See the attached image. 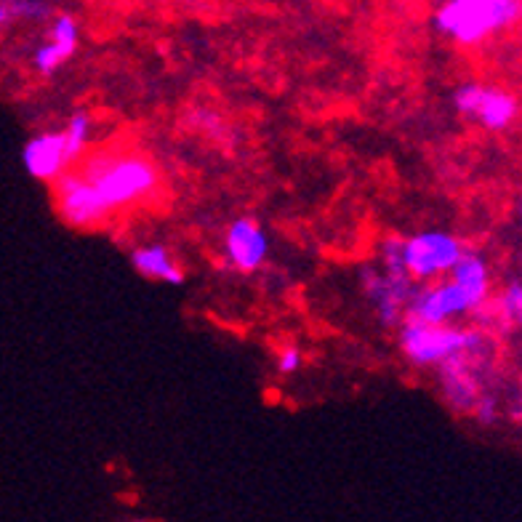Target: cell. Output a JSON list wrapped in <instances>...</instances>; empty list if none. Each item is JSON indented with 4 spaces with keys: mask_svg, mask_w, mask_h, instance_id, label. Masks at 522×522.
Masks as SVG:
<instances>
[{
    "mask_svg": "<svg viewBox=\"0 0 522 522\" xmlns=\"http://www.w3.org/2000/svg\"><path fill=\"white\" fill-rule=\"evenodd\" d=\"M80 171L91 179L112 214L139 206L158 192V168L136 152H94L80 163Z\"/></svg>",
    "mask_w": 522,
    "mask_h": 522,
    "instance_id": "6da1fadb",
    "label": "cell"
},
{
    "mask_svg": "<svg viewBox=\"0 0 522 522\" xmlns=\"http://www.w3.org/2000/svg\"><path fill=\"white\" fill-rule=\"evenodd\" d=\"M522 22V0H445L435 27L459 46H477Z\"/></svg>",
    "mask_w": 522,
    "mask_h": 522,
    "instance_id": "7a4b0ae2",
    "label": "cell"
},
{
    "mask_svg": "<svg viewBox=\"0 0 522 522\" xmlns=\"http://www.w3.org/2000/svg\"><path fill=\"white\" fill-rule=\"evenodd\" d=\"M400 349L416 368H437L461 352H493L496 344L480 328H456L405 317L400 325Z\"/></svg>",
    "mask_w": 522,
    "mask_h": 522,
    "instance_id": "3957f363",
    "label": "cell"
},
{
    "mask_svg": "<svg viewBox=\"0 0 522 522\" xmlns=\"http://www.w3.org/2000/svg\"><path fill=\"white\" fill-rule=\"evenodd\" d=\"M467 248L456 235L443 230H424L405 238V264L416 283H432L451 275Z\"/></svg>",
    "mask_w": 522,
    "mask_h": 522,
    "instance_id": "277c9868",
    "label": "cell"
},
{
    "mask_svg": "<svg viewBox=\"0 0 522 522\" xmlns=\"http://www.w3.org/2000/svg\"><path fill=\"white\" fill-rule=\"evenodd\" d=\"M54 203L64 222L70 227H78V230L99 227L115 216L102 200V195L96 192L91 179L75 166H72V171H64L54 182Z\"/></svg>",
    "mask_w": 522,
    "mask_h": 522,
    "instance_id": "5b68a950",
    "label": "cell"
},
{
    "mask_svg": "<svg viewBox=\"0 0 522 522\" xmlns=\"http://www.w3.org/2000/svg\"><path fill=\"white\" fill-rule=\"evenodd\" d=\"M360 283H363L368 301L373 304L376 320L384 328L403 325L408 304L416 293V280L411 277V272H395V269L381 267V264L379 267H365Z\"/></svg>",
    "mask_w": 522,
    "mask_h": 522,
    "instance_id": "8992f818",
    "label": "cell"
},
{
    "mask_svg": "<svg viewBox=\"0 0 522 522\" xmlns=\"http://www.w3.org/2000/svg\"><path fill=\"white\" fill-rule=\"evenodd\" d=\"M453 107L488 131H507L520 112V104L509 91L485 83H461L453 94Z\"/></svg>",
    "mask_w": 522,
    "mask_h": 522,
    "instance_id": "52a82bcc",
    "label": "cell"
},
{
    "mask_svg": "<svg viewBox=\"0 0 522 522\" xmlns=\"http://www.w3.org/2000/svg\"><path fill=\"white\" fill-rule=\"evenodd\" d=\"M493 352H461V355L437 365V381L440 392L448 400L453 411L475 413L480 397H483V381L480 368L491 365Z\"/></svg>",
    "mask_w": 522,
    "mask_h": 522,
    "instance_id": "ba28073f",
    "label": "cell"
},
{
    "mask_svg": "<svg viewBox=\"0 0 522 522\" xmlns=\"http://www.w3.org/2000/svg\"><path fill=\"white\" fill-rule=\"evenodd\" d=\"M477 309L480 307L469 296L467 288L448 275L435 280V283L416 285V293H413L405 317L424 320V323H451V320H459V317L477 312Z\"/></svg>",
    "mask_w": 522,
    "mask_h": 522,
    "instance_id": "9c48e42d",
    "label": "cell"
},
{
    "mask_svg": "<svg viewBox=\"0 0 522 522\" xmlns=\"http://www.w3.org/2000/svg\"><path fill=\"white\" fill-rule=\"evenodd\" d=\"M22 166L32 179L48 184H54L64 171H70L75 163L67 152L64 131H43L32 136L22 147Z\"/></svg>",
    "mask_w": 522,
    "mask_h": 522,
    "instance_id": "30bf717a",
    "label": "cell"
},
{
    "mask_svg": "<svg viewBox=\"0 0 522 522\" xmlns=\"http://www.w3.org/2000/svg\"><path fill=\"white\" fill-rule=\"evenodd\" d=\"M224 256L238 272H256L269 256V238L254 219H235L224 232Z\"/></svg>",
    "mask_w": 522,
    "mask_h": 522,
    "instance_id": "8fae6325",
    "label": "cell"
},
{
    "mask_svg": "<svg viewBox=\"0 0 522 522\" xmlns=\"http://www.w3.org/2000/svg\"><path fill=\"white\" fill-rule=\"evenodd\" d=\"M80 43V27L70 14H56L48 24L46 40L32 51V70L38 75H54L75 51Z\"/></svg>",
    "mask_w": 522,
    "mask_h": 522,
    "instance_id": "7c38bea8",
    "label": "cell"
},
{
    "mask_svg": "<svg viewBox=\"0 0 522 522\" xmlns=\"http://www.w3.org/2000/svg\"><path fill=\"white\" fill-rule=\"evenodd\" d=\"M131 267L147 280H158V283L182 285L184 269L179 267L176 256L168 251L163 243H147V246H136L131 251Z\"/></svg>",
    "mask_w": 522,
    "mask_h": 522,
    "instance_id": "4fadbf2b",
    "label": "cell"
},
{
    "mask_svg": "<svg viewBox=\"0 0 522 522\" xmlns=\"http://www.w3.org/2000/svg\"><path fill=\"white\" fill-rule=\"evenodd\" d=\"M451 277L467 288L469 296L477 301V307L483 309L488 304V299H491V269L477 251H467L461 256L459 264L451 269Z\"/></svg>",
    "mask_w": 522,
    "mask_h": 522,
    "instance_id": "5bb4252c",
    "label": "cell"
},
{
    "mask_svg": "<svg viewBox=\"0 0 522 522\" xmlns=\"http://www.w3.org/2000/svg\"><path fill=\"white\" fill-rule=\"evenodd\" d=\"M64 139H67V152H70L72 163H78L91 142V131H94V120L88 112H72L70 120L64 123Z\"/></svg>",
    "mask_w": 522,
    "mask_h": 522,
    "instance_id": "9a60e30c",
    "label": "cell"
},
{
    "mask_svg": "<svg viewBox=\"0 0 522 522\" xmlns=\"http://www.w3.org/2000/svg\"><path fill=\"white\" fill-rule=\"evenodd\" d=\"M493 312L501 323L509 328H520L522 331V283L512 280L501 288L499 299L493 301Z\"/></svg>",
    "mask_w": 522,
    "mask_h": 522,
    "instance_id": "2e32d148",
    "label": "cell"
},
{
    "mask_svg": "<svg viewBox=\"0 0 522 522\" xmlns=\"http://www.w3.org/2000/svg\"><path fill=\"white\" fill-rule=\"evenodd\" d=\"M0 19L3 24L24 19V22H46L51 19V8L46 0H3L0 6Z\"/></svg>",
    "mask_w": 522,
    "mask_h": 522,
    "instance_id": "e0dca14e",
    "label": "cell"
},
{
    "mask_svg": "<svg viewBox=\"0 0 522 522\" xmlns=\"http://www.w3.org/2000/svg\"><path fill=\"white\" fill-rule=\"evenodd\" d=\"M304 365V352L299 347H283L277 352V373L280 376H293Z\"/></svg>",
    "mask_w": 522,
    "mask_h": 522,
    "instance_id": "ac0fdd59",
    "label": "cell"
},
{
    "mask_svg": "<svg viewBox=\"0 0 522 522\" xmlns=\"http://www.w3.org/2000/svg\"><path fill=\"white\" fill-rule=\"evenodd\" d=\"M475 416H477V421H483V424H493V421L499 419L496 397L488 395V392H483V397H480V403H477V408H475Z\"/></svg>",
    "mask_w": 522,
    "mask_h": 522,
    "instance_id": "d6986e66",
    "label": "cell"
},
{
    "mask_svg": "<svg viewBox=\"0 0 522 522\" xmlns=\"http://www.w3.org/2000/svg\"><path fill=\"white\" fill-rule=\"evenodd\" d=\"M520 405H522V387H520Z\"/></svg>",
    "mask_w": 522,
    "mask_h": 522,
    "instance_id": "ffe728a7",
    "label": "cell"
}]
</instances>
